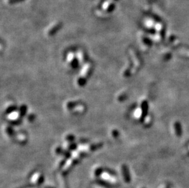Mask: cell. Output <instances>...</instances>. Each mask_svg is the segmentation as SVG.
<instances>
[{"mask_svg": "<svg viewBox=\"0 0 189 188\" xmlns=\"http://www.w3.org/2000/svg\"><path fill=\"white\" fill-rule=\"evenodd\" d=\"M103 172V169L102 168H97L95 171V175L97 177H99V175H100Z\"/></svg>", "mask_w": 189, "mask_h": 188, "instance_id": "obj_3", "label": "cell"}, {"mask_svg": "<svg viewBox=\"0 0 189 188\" xmlns=\"http://www.w3.org/2000/svg\"><path fill=\"white\" fill-rule=\"evenodd\" d=\"M97 183H98L99 185L103 186H105L106 187H110L111 186H112V185H111L109 182L104 181V180H97Z\"/></svg>", "mask_w": 189, "mask_h": 188, "instance_id": "obj_2", "label": "cell"}, {"mask_svg": "<svg viewBox=\"0 0 189 188\" xmlns=\"http://www.w3.org/2000/svg\"><path fill=\"white\" fill-rule=\"evenodd\" d=\"M122 175H123V177H124V179L125 180V181L127 183H130V181H131V178H130L129 171H128V168L126 166L123 165L122 166Z\"/></svg>", "mask_w": 189, "mask_h": 188, "instance_id": "obj_1", "label": "cell"}, {"mask_svg": "<svg viewBox=\"0 0 189 188\" xmlns=\"http://www.w3.org/2000/svg\"><path fill=\"white\" fill-rule=\"evenodd\" d=\"M46 188H53V187H47Z\"/></svg>", "mask_w": 189, "mask_h": 188, "instance_id": "obj_5", "label": "cell"}, {"mask_svg": "<svg viewBox=\"0 0 189 188\" xmlns=\"http://www.w3.org/2000/svg\"><path fill=\"white\" fill-rule=\"evenodd\" d=\"M44 177H42V175H39V177L38 178V184H39V185H40V184H42L43 183V181H44Z\"/></svg>", "mask_w": 189, "mask_h": 188, "instance_id": "obj_4", "label": "cell"}]
</instances>
